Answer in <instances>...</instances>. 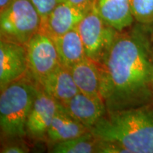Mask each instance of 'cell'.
Instances as JSON below:
<instances>
[{"instance_id":"1","label":"cell","mask_w":153,"mask_h":153,"mask_svg":"<svg viewBox=\"0 0 153 153\" xmlns=\"http://www.w3.org/2000/svg\"><path fill=\"white\" fill-rule=\"evenodd\" d=\"M145 26L117 31L99 65L100 94L107 112L153 102V46L151 32Z\"/></svg>"},{"instance_id":"3","label":"cell","mask_w":153,"mask_h":153,"mask_svg":"<svg viewBox=\"0 0 153 153\" xmlns=\"http://www.w3.org/2000/svg\"><path fill=\"white\" fill-rule=\"evenodd\" d=\"M39 88L25 76L1 90L0 128L4 141L27 136L26 123Z\"/></svg>"},{"instance_id":"8","label":"cell","mask_w":153,"mask_h":153,"mask_svg":"<svg viewBox=\"0 0 153 153\" xmlns=\"http://www.w3.org/2000/svg\"><path fill=\"white\" fill-rule=\"evenodd\" d=\"M57 101L48 94L38 90L26 123L27 136L34 139H44L57 110Z\"/></svg>"},{"instance_id":"9","label":"cell","mask_w":153,"mask_h":153,"mask_svg":"<svg viewBox=\"0 0 153 153\" xmlns=\"http://www.w3.org/2000/svg\"><path fill=\"white\" fill-rule=\"evenodd\" d=\"M91 6L80 7L68 3H58L49 15L45 24L40 30L51 37L68 33L78 26Z\"/></svg>"},{"instance_id":"2","label":"cell","mask_w":153,"mask_h":153,"mask_svg":"<svg viewBox=\"0 0 153 153\" xmlns=\"http://www.w3.org/2000/svg\"><path fill=\"white\" fill-rule=\"evenodd\" d=\"M90 132L99 140L120 145L128 153H153V102L107 112Z\"/></svg>"},{"instance_id":"22","label":"cell","mask_w":153,"mask_h":153,"mask_svg":"<svg viewBox=\"0 0 153 153\" xmlns=\"http://www.w3.org/2000/svg\"><path fill=\"white\" fill-rule=\"evenodd\" d=\"M151 40H152V46H153V30L151 32Z\"/></svg>"},{"instance_id":"6","label":"cell","mask_w":153,"mask_h":153,"mask_svg":"<svg viewBox=\"0 0 153 153\" xmlns=\"http://www.w3.org/2000/svg\"><path fill=\"white\" fill-rule=\"evenodd\" d=\"M26 76L39 88L45 78L60 65L53 39L39 30L26 44Z\"/></svg>"},{"instance_id":"16","label":"cell","mask_w":153,"mask_h":153,"mask_svg":"<svg viewBox=\"0 0 153 153\" xmlns=\"http://www.w3.org/2000/svg\"><path fill=\"white\" fill-rule=\"evenodd\" d=\"M99 140L90 131L75 138L52 144L50 152L53 153H96Z\"/></svg>"},{"instance_id":"19","label":"cell","mask_w":153,"mask_h":153,"mask_svg":"<svg viewBox=\"0 0 153 153\" xmlns=\"http://www.w3.org/2000/svg\"><path fill=\"white\" fill-rule=\"evenodd\" d=\"M1 148V153H27L30 149L25 144L23 139L5 141Z\"/></svg>"},{"instance_id":"12","label":"cell","mask_w":153,"mask_h":153,"mask_svg":"<svg viewBox=\"0 0 153 153\" xmlns=\"http://www.w3.org/2000/svg\"><path fill=\"white\" fill-rule=\"evenodd\" d=\"M89 129L72 118L60 103L45 138L52 144L79 137Z\"/></svg>"},{"instance_id":"17","label":"cell","mask_w":153,"mask_h":153,"mask_svg":"<svg viewBox=\"0 0 153 153\" xmlns=\"http://www.w3.org/2000/svg\"><path fill=\"white\" fill-rule=\"evenodd\" d=\"M132 14L139 24H153V0H130Z\"/></svg>"},{"instance_id":"14","label":"cell","mask_w":153,"mask_h":153,"mask_svg":"<svg viewBox=\"0 0 153 153\" xmlns=\"http://www.w3.org/2000/svg\"><path fill=\"white\" fill-rule=\"evenodd\" d=\"M70 70L79 92L92 98H101L100 69L97 62L86 57Z\"/></svg>"},{"instance_id":"20","label":"cell","mask_w":153,"mask_h":153,"mask_svg":"<svg viewBox=\"0 0 153 153\" xmlns=\"http://www.w3.org/2000/svg\"><path fill=\"white\" fill-rule=\"evenodd\" d=\"M95 0H57L58 3L63 2L70 4L80 6V7H90L94 2Z\"/></svg>"},{"instance_id":"13","label":"cell","mask_w":153,"mask_h":153,"mask_svg":"<svg viewBox=\"0 0 153 153\" xmlns=\"http://www.w3.org/2000/svg\"><path fill=\"white\" fill-rule=\"evenodd\" d=\"M99 14L107 25L117 31H123L133 25L130 0H96Z\"/></svg>"},{"instance_id":"5","label":"cell","mask_w":153,"mask_h":153,"mask_svg":"<svg viewBox=\"0 0 153 153\" xmlns=\"http://www.w3.org/2000/svg\"><path fill=\"white\" fill-rule=\"evenodd\" d=\"M76 28L87 57L100 65L109 50L117 30L107 25L101 18L96 0Z\"/></svg>"},{"instance_id":"10","label":"cell","mask_w":153,"mask_h":153,"mask_svg":"<svg viewBox=\"0 0 153 153\" xmlns=\"http://www.w3.org/2000/svg\"><path fill=\"white\" fill-rule=\"evenodd\" d=\"M72 118L90 129L107 113L101 98H92L81 92L62 105Z\"/></svg>"},{"instance_id":"18","label":"cell","mask_w":153,"mask_h":153,"mask_svg":"<svg viewBox=\"0 0 153 153\" xmlns=\"http://www.w3.org/2000/svg\"><path fill=\"white\" fill-rule=\"evenodd\" d=\"M41 19V29L47 22L49 15L58 4L57 0H30Z\"/></svg>"},{"instance_id":"21","label":"cell","mask_w":153,"mask_h":153,"mask_svg":"<svg viewBox=\"0 0 153 153\" xmlns=\"http://www.w3.org/2000/svg\"><path fill=\"white\" fill-rule=\"evenodd\" d=\"M12 0H0V12L9 7Z\"/></svg>"},{"instance_id":"11","label":"cell","mask_w":153,"mask_h":153,"mask_svg":"<svg viewBox=\"0 0 153 153\" xmlns=\"http://www.w3.org/2000/svg\"><path fill=\"white\" fill-rule=\"evenodd\" d=\"M39 89L62 105L79 92L70 70L61 65L45 78Z\"/></svg>"},{"instance_id":"4","label":"cell","mask_w":153,"mask_h":153,"mask_svg":"<svg viewBox=\"0 0 153 153\" xmlns=\"http://www.w3.org/2000/svg\"><path fill=\"white\" fill-rule=\"evenodd\" d=\"M0 13L1 40L26 45L41 30V17L30 0H12Z\"/></svg>"},{"instance_id":"7","label":"cell","mask_w":153,"mask_h":153,"mask_svg":"<svg viewBox=\"0 0 153 153\" xmlns=\"http://www.w3.org/2000/svg\"><path fill=\"white\" fill-rule=\"evenodd\" d=\"M27 70L26 45L0 40V89L24 77Z\"/></svg>"},{"instance_id":"15","label":"cell","mask_w":153,"mask_h":153,"mask_svg":"<svg viewBox=\"0 0 153 153\" xmlns=\"http://www.w3.org/2000/svg\"><path fill=\"white\" fill-rule=\"evenodd\" d=\"M51 38L56 48L60 65L64 68L70 70L87 57L76 27L63 35Z\"/></svg>"}]
</instances>
